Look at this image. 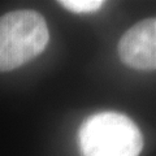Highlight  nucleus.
Listing matches in <instances>:
<instances>
[{
	"instance_id": "nucleus-1",
	"label": "nucleus",
	"mask_w": 156,
	"mask_h": 156,
	"mask_svg": "<svg viewBox=\"0 0 156 156\" xmlns=\"http://www.w3.org/2000/svg\"><path fill=\"white\" fill-rule=\"evenodd\" d=\"M82 156H139L143 136L139 128L120 112L104 111L90 116L78 131Z\"/></svg>"
},
{
	"instance_id": "nucleus-2",
	"label": "nucleus",
	"mask_w": 156,
	"mask_h": 156,
	"mask_svg": "<svg viewBox=\"0 0 156 156\" xmlns=\"http://www.w3.org/2000/svg\"><path fill=\"white\" fill-rule=\"evenodd\" d=\"M50 39L47 23L38 12L23 9L0 17V72L26 64L44 51Z\"/></svg>"
},
{
	"instance_id": "nucleus-3",
	"label": "nucleus",
	"mask_w": 156,
	"mask_h": 156,
	"mask_svg": "<svg viewBox=\"0 0 156 156\" xmlns=\"http://www.w3.org/2000/svg\"><path fill=\"white\" fill-rule=\"evenodd\" d=\"M119 56L138 70H156V17L135 23L121 37Z\"/></svg>"
},
{
	"instance_id": "nucleus-4",
	"label": "nucleus",
	"mask_w": 156,
	"mask_h": 156,
	"mask_svg": "<svg viewBox=\"0 0 156 156\" xmlns=\"http://www.w3.org/2000/svg\"><path fill=\"white\" fill-rule=\"evenodd\" d=\"M60 5L73 13H92L104 5L101 0H61Z\"/></svg>"
}]
</instances>
